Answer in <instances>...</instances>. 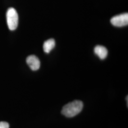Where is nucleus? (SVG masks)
<instances>
[{
  "label": "nucleus",
  "mask_w": 128,
  "mask_h": 128,
  "mask_svg": "<svg viewBox=\"0 0 128 128\" xmlns=\"http://www.w3.org/2000/svg\"><path fill=\"white\" fill-rule=\"evenodd\" d=\"M83 106L84 104L82 101H74L64 105L62 108L61 113L66 117H74L82 111Z\"/></svg>",
  "instance_id": "obj_1"
},
{
  "label": "nucleus",
  "mask_w": 128,
  "mask_h": 128,
  "mask_svg": "<svg viewBox=\"0 0 128 128\" xmlns=\"http://www.w3.org/2000/svg\"><path fill=\"white\" fill-rule=\"evenodd\" d=\"M6 19L8 27L10 30H14L18 25V14L16 10L14 8H10L6 12Z\"/></svg>",
  "instance_id": "obj_2"
},
{
  "label": "nucleus",
  "mask_w": 128,
  "mask_h": 128,
  "mask_svg": "<svg viewBox=\"0 0 128 128\" xmlns=\"http://www.w3.org/2000/svg\"><path fill=\"white\" fill-rule=\"evenodd\" d=\"M110 22L117 27L127 26L128 24V14L125 13L114 16L111 18Z\"/></svg>",
  "instance_id": "obj_3"
},
{
  "label": "nucleus",
  "mask_w": 128,
  "mask_h": 128,
  "mask_svg": "<svg viewBox=\"0 0 128 128\" xmlns=\"http://www.w3.org/2000/svg\"><path fill=\"white\" fill-rule=\"evenodd\" d=\"M26 62L30 68L33 71H37L40 66V62L38 58L35 55H30L28 56Z\"/></svg>",
  "instance_id": "obj_4"
},
{
  "label": "nucleus",
  "mask_w": 128,
  "mask_h": 128,
  "mask_svg": "<svg viewBox=\"0 0 128 128\" xmlns=\"http://www.w3.org/2000/svg\"><path fill=\"white\" fill-rule=\"evenodd\" d=\"M94 51L95 54L101 60H104L108 55V50L106 48L102 46H97L95 47Z\"/></svg>",
  "instance_id": "obj_5"
},
{
  "label": "nucleus",
  "mask_w": 128,
  "mask_h": 128,
  "mask_svg": "<svg viewBox=\"0 0 128 128\" xmlns=\"http://www.w3.org/2000/svg\"><path fill=\"white\" fill-rule=\"evenodd\" d=\"M55 46V40L52 38L49 39L44 43L43 46V50L46 53H49L54 48Z\"/></svg>",
  "instance_id": "obj_6"
},
{
  "label": "nucleus",
  "mask_w": 128,
  "mask_h": 128,
  "mask_svg": "<svg viewBox=\"0 0 128 128\" xmlns=\"http://www.w3.org/2000/svg\"><path fill=\"white\" fill-rule=\"evenodd\" d=\"M0 128H9V124L5 122H0Z\"/></svg>",
  "instance_id": "obj_7"
},
{
  "label": "nucleus",
  "mask_w": 128,
  "mask_h": 128,
  "mask_svg": "<svg viewBox=\"0 0 128 128\" xmlns=\"http://www.w3.org/2000/svg\"><path fill=\"white\" fill-rule=\"evenodd\" d=\"M126 98H126V99H127V106H128V96H127Z\"/></svg>",
  "instance_id": "obj_8"
}]
</instances>
